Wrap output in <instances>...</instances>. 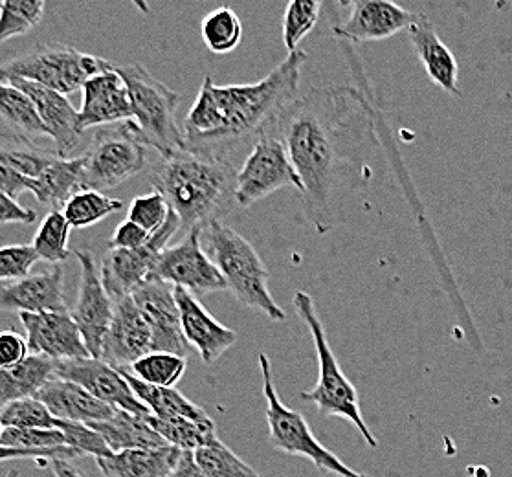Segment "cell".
Returning a JSON list of instances; mask_svg holds the SVG:
<instances>
[{
    "instance_id": "obj_1",
    "label": "cell",
    "mask_w": 512,
    "mask_h": 477,
    "mask_svg": "<svg viewBox=\"0 0 512 477\" xmlns=\"http://www.w3.org/2000/svg\"><path fill=\"white\" fill-rule=\"evenodd\" d=\"M368 116L357 90L318 87L296 98L272 129L301 182L303 208L316 232L333 230L338 200L355 155L366 140Z\"/></svg>"
},
{
    "instance_id": "obj_2",
    "label": "cell",
    "mask_w": 512,
    "mask_h": 477,
    "mask_svg": "<svg viewBox=\"0 0 512 477\" xmlns=\"http://www.w3.org/2000/svg\"><path fill=\"white\" fill-rule=\"evenodd\" d=\"M307 57L303 50L292 52L267 78L250 85L219 87L206 76L184 120L188 147L223 155V147L270 133L296 100Z\"/></svg>"
},
{
    "instance_id": "obj_3",
    "label": "cell",
    "mask_w": 512,
    "mask_h": 477,
    "mask_svg": "<svg viewBox=\"0 0 512 477\" xmlns=\"http://www.w3.org/2000/svg\"><path fill=\"white\" fill-rule=\"evenodd\" d=\"M237 171L224 155L184 147L162 162L151 177V186L180 217L182 228H206L221 222L235 202Z\"/></svg>"
},
{
    "instance_id": "obj_4",
    "label": "cell",
    "mask_w": 512,
    "mask_h": 477,
    "mask_svg": "<svg viewBox=\"0 0 512 477\" xmlns=\"http://www.w3.org/2000/svg\"><path fill=\"white\" fill-rule=\"evenodd\" d=\"M202 246L226 281L228 292L248 309L272 322H285L287 314L268 289V270L256 248L223 222L202 228Z\"/></svg>"
},
{
    "instance_id": "obj_5",
    "label": "cell",
    "mask_w": 512,
    "mask_h": 477,
    "mask_svg": "<svg viewBox=\"0 0 512 477\" xmlns=\"http://www.w3.org/2000/svg\"><path fill=\"white\" fill-rule=\"evenodd\" d=\"M292 305L311 333L312 342H314L316 353H318V367H320L318 384L311 391H303L301 399L314 404L323 417L347 419L357 428L358 433L362 435V439L368 443V446L377 448L379 443L362 417L357 388L344 375L342 367L334 356L331 344L325 336L322 320L314 307V301L307 292L300 290L294 294Z\"/></svg>"
},
{
    "instance_id": "obj_6",
    "label": "cell",
    "mask_w": 512,
    "mask_h": 477,
    "mask_svg": "<svg viewBox=\"0 0 512 477\" xmlns=\"http://www.w3.org/2000/svg\"><path fill=\"white\" fill-rule=\"evenodd\" d=\"M114 68L127 83L133 122L147 147H153L164 160L188 147L184 131H180L175 118L179 94L153 78L142 65H114Z\"/></svg>"
},
{
    "instance_id": "obj_7",
    "label": "cell",
    "mask_w": 512,
    "mask_h": 477,
    "mask_svg": "<svg viewBox=\"0 0 512 477\" xmlns=\"http://www.w3.org/2000/svg\"><path fill=\"white\" fill-rule=\"evenodd\" d=\"M107 68H111L107 59L65 43H45L0 63V81L24 79L68 96Z\"/></svg>"
},
{
    "instance_id": "obj_8",
    "label": "cell",
    "mask_w": 512,
    "mask_h": 477,
    "mask_svg": "<svg viewBox=\"0 0 512 477\" xmlns=\"http://www.w3.org/2000/svg\"><path fill=\"white\" fill-rule=\"evenodd\" d=\"M259 369L263 378V395L267 400L268 441L281 454L298 455L309 459L312 465L323 474H333L336 477H369L360 474L347 466L342 459L327 450L312 433L311 426L300 411L290 410L281 399L278 389L274 386L272 364L265 353L259 355Z\"/></svg>"
},
{
    "instance_id": "obj_9",
    "label": "cell",
    "mask_w": 512,
    "mask_h": 477,
    "mask_svg": "<svg viewBox=\"0 0 512 477\" xmlns=\"http://www.w3.org/2000/svg\"><path fill=\"white\" fill-rule=\"evenodd\" d=\"M85 158L81 189L105 191L122 186L147 164V144L133 120L100 127Z\"/></svg>"
},
{
    "instance_id": "obj_10",
    "label": "cell",
    "mask_w": 512,
    "mask_h": 477,
    "mask_svg": "<svg viewBox=\"0 0 512 477\" xmlns=\"http://www.w3.org/2000/svg\"><path fill=\"white\" fill-rule=\"evenodd\" d=\"M287 186L300 191V178L278 134L270 131L257 138L250 155L246 156L245 164L237 171L235 202L241 208H250Z\"/></svg>"
},
{
    "instance_id": "obj_11",
    "label": "cell",
    "mask_w": 512,
    "mask_h": 477,
    "mask_svg": "<svg viewBox=\"0 0 512 477\" xmlns=\"http://www.w3.org/2000/svg\"><path fill=\"white\" fill-rule=\"evenodd\" d=\"M151 279L188 290L193 296L228 290L219 268L202 246L201 226L191 228L179 245L167 246L156 261Z\"/></svg>"
},
{
    "instance_id": "obj_12",
    "label": "cell",
    "mask_w": 512,
    "mask_h": 477,
    "mask_svg": "<svg viewBox=\"0 0 512 477\" xmlns=\"http://www.w3.org/2000/svg\"><path fill=\"white\" fill-rule=\"evenodd\" d=\"M182 228L180 217L169 211L166 224L151 235L149 243L140 250H109L101 261V279L112 300L131 296L134 290L153 278L156 261L167 248L169 239Z\"/></svg>"
},
{
    "instance_id": "obj_13",
    "label": "cell",
    "mask_w": 512,
    "mask_h": 477,
    "mask_svg": "<svg viewBox=\"0 0 512 477\" xmlns=\"http://www.w3.org/2000/svg\"><path fill=\"white\" fill-rule=\"evenodd\" d=\"M78 259L79 274L78 300L72 309V318L78 323L79 331L87 344L92 358H101V347L109 331L114 314V300L103 285L101 272L89 250L79 248L74 252Z\"/></svg>"
},
{
    "instance_id": "obj_14",
    "label": "cell",
    "mask_w": 512,
    "mask_h": 477,
    "mask_svg": "<svg viewBox=\"0 0 512 477\" xmlns=\"http://www.w3.org/2000/svg\"><path fill=\"white\" fill-rule=\"evenodd\" d=\"M54 378L78 384L89 391L92 397L109 404L114 410L129 411L140 417L151 415L144 404L136 399L122 371L98 358L57 362Z\"/></svg>"
},
{
    "instance_id": "obj_15",
    "label": "cell",
    "mask_w": 512,
    "mask_h": 477,
    "mask_svg": "<svg viewBox=\"0 0 512 477\" xmlns=\"http://www.w3.org/2000/svg\"><path fill=\"white\" fill-rule=\"evenodd\" d=\"M131 296L151 329L153 351L188 358L190 344L182 333L175 287L160 279H149L140 289L134 290Z\"/></svg>"
},
{
    "instance_id": "obj_16",
    "label": "cell",
    "mask_w": 512,
    "mask_h": 477,
    "mask_svg": "<svg viewBox=\"0 0 512 477\" xmlns=\"http://www.w3.org/2000/svg\"><path fill=\"white\" fill-rule=\"evenodd\" d=\"M26 331L30 355L45 356L54 362L92 358L79 331L68 312H37L19 314Z\"/></svg>"
},
{
    "instance_id": "obj_17",
    "label": "cell",
    "mask_w": 512,
    "mask_h": 477,
    "mask_svg": "<svg viewBox=\"0 0 512 477\" xmlns=\"http://www.w3.org/2000/svg\"><path fill=\"white\" fill-rule=\"evenodd\" d=\"M349 6L346 21L336 26L333 34L346 43L364 45L390 39L393 35L408 32L415 23L417 13L404 10L388 0H355Z\"/></svg>"
},
{
    "instance_id": "obj_18",
    "label": "cell",
    "mask_w": 512,
    "mask_h": 477,
    "mask_svg": "<svg viewBox=\"0 0 512 477\" xmlns=\"http://www.w3.org/2000/svg\"><path fill=\"white\" fill-rule=\"evenodd\" d=\"M151 351L153 334L133 296L114 301L111 327L105 334L100 360L116 369H129Z\"/></svg>"
},
{
    "instance_id": "obj_19",
    "label": "cell",
    "mask_w": 512,
    "mask_h": 477,
    "mask_svg": "<svg viewBox=\"0 0 512 477\" xmlns=\"http://www.w3.org/2000/svg\"><path fill=\"white\" fill-rule=\"evenodd\" d=\"M83 98L78 111L79 129L87 133L94 127H107L133 120V105L127 83L114 65L90 78L83 85Z\"/></svg>"
},
{
    "instance_id": "obj_20",
    "label": "cell",
    "mask_w": 512,
    "mask_h": 477,
    "mask_svg": "<svg viewBox=\"0 0 512 477\" xmlns=\"http://www.w3.org/2000/svg\"><path fill=\"white\" fill-rule=\"evenodd\" d=\"M175 300L179 305L180 325L186 342L197 349L204 364H213L234 347L237 333L213 318L210 311L188 290L175 287Z\"/></svg>"
},
{
    "instance_id": "obj_21",
    "label": "cell",
    "mask_w": 512,
    "mask_h": 477,
    "mask_svg": "<svg viewBox=\"0 0 512 477\" xmlns=\"http://www.w3.org/2000/svg\"><path fill=\"white\" fill-rule=\"evenodd\" d=\"M6 83L23 90L32 100L35 111L45 125L46 136H50L56 144L57 156L68 158L81 142L83 131L79 129L78 111L72 107L67 96L24 79H8Z\"/></svg>"
},
{
    "instance_id": "obj_22",
    "label": "cell",
    "mask_w": 512,
    "mask_h": 477,
    "mask_svg": "<svg viewBox=\"0 0 512 477\" xmlns=\"http://www.w3.org/2000/svg\"><path fill=\"white\" fill-rule=\"evenodd\" d=\"M63 268L56 267L30 274L28 278L8 283L0 289V311L17 314L67 312Z\"/></svg>"
},
{
    "instance_id": "obj_23",
    "label": "cell",
    "mask_w": 512,
    "mask_h": 477,
    "mask_svg": "<svg viewBox=\"0 0 512 477\" xmlns=\"http://www.w3.org/2000/svg\"><path fill=\"white\" fill-rule=\"evenodd\" d=\"M408 35L428 78L448 94L461 96L459 83H457L459 67H457L456 57L437 35L434 23L424 13H417L415 23L408 28Z\"/></svg>"
},
{
    "instance_id": "obj_24",
    "label": "cell",
    "mask_w": 512,
    "mask_h": 477,
    "mask_svg": "<svg viewBox=\"0 0 512 477\" xmlns=\"http://www.w3.org/2000/svg\"><path fill=\"white\" fill-rule=\"evenodd\" d=\"M35 397L45 404L57 421L92 424L109 421L116 413L112 406L92 397L78 384L59 378H52Z\"/></svg>"
},
{
    "instance_id": "obj_25",
    "label": "cell",
    "mask_w": 512,
    "mask_h": 477,
    "mask_svg": "<svg viewBox=\"0 0 512 477\" xmlns=\"http://www.w3.org/2000/svg\"><path fill=\"white\" fill-rule=\"evenodd\" d=\"M41 136H46L45 125L32 100L23 90L0 81V140L13 147H34Z\"/></svg>"
},
{
    "instance_id": "obj_26",
    "label": "cell",
    "mask_w": 512,
    "mask_h": 477,
    "mask_svg": "<svg viewBox=\"0 0 512 477\" xmlns=\"http://www.w3.org/2000/svg\"><path fill=\"white\" fill-rule=\"evenodd\" d=\"M182 450L164 446L156 450H123L98 457L103 477H169L179 463Z\"/></svg>"
},
{
    "instance_id": "obj_27",
    "label": "cell",
    "mask_w": 512,
    "mask_h": 477,
    "mask_svg": "<svg viewBox=\"0 0 512 477\" xmlns=\"http://www.w3.org/2000/svg\"><path fill=\"white\" fill-rule=\"evenodd\" d=\"M87 426L100 433L114 454L123 450H156L169 446L147 422V417L129 411L116 410L109 421L92 422Z\"/></svg>"
},
{
    "instance_id": "obj_28",
    "label": "cell",
    "mask_w": 512,
    "mask_h": 477,
    "mask_svg": "<svg viewBox=\"0 0 512 477\" xmlns=\"http://www.w3.org/2000/svg\"><path fill=\"white\" fill-rule=\"evenodd\" d=\"M85 158H61L46 167L39 177L32 180L30 193H34L35 199L41 204L50 206L52 210H59L67 204L68 199L81 191V177H83Z\"/></svg>"
},
{
    "instance_id": "obj_29",
    "label": "cell",
    "mask_w": 512,
    "mask_h": 477,
    "mask_svg": "<svg viewBox=\"0 0 512 477\" xmlns=\"http://www.w3.org/2000/svg\"><path fill=\"white\" fill-rule=\"evenodd\" d=\"M54 360L30 355L19 366L0 369V411L15 400L35 397L56 373Z\"/></svg>"
},
{
    "instance_id": "obj_30",
    "label": "cell",
    "mask_w": 512,
    "mask_h": 477,
    "mask_svg": "<svg viewBox=\"0 0 512 477\" xmlns=\"http://www.w3.org/2000/svg\"><path fill=\"white\" fill-rule=\"evenodd\" d=\"M120 371L133 389L136 399L140 400L156 419H162V421H173V419L206 421V419H210V415L202 410L201 406L186 399L179 389L149 386L142 380L134 378L127 369H120Z\"/></svg>"
},
{
    "instance_id": "obj_31",
    "label": "cell",
    "mask_w": 512,
    "mask_h": 477,
    "mask_svg": "<svg viewBox=\"0 0 512 477\" xmlns=\"http://www.w3.org/2000/svg\"><path fill=\"white\" fill-rule=\"evenodd\" d=\"M147 422L155 428V432L169 446H175L182 452H195L202 446L219 441L217 428L212 419H206V421H190V419L162 421V419H156L153 415H149Z\"/></svg>"
},
{
    "instance_id": "obj_32",
    "label": "cell",
    "mask_w": 512,
    "mask_h": 477,
    "mask_svg": "<svg viewBox=\"0 0 512 477\" xmlns=\"http://www.w3.org/2000/svg\"><path fill=\"white\" fill-rule=\"evenodd\" d=\"M122 208V200L112 199L94 189H81L63 206V215L72 228H89Z\"/></svg>"
},
{
    "instance_id": "obj_33",
    "label": "cell",
    "mask_w": 512,
    "mask_h": 477,
    "mask_svg": "<svg viewBox=\"0 0 512 477\" xmlns=\"http://www.w3.org/2000/svg\"><path fill=\"white\" fill-rule=\"evenodd\" d=\"M188 367V358L186 356L171 355V353H160V351H151L136 360L133 366L127 371L134 378L142 380L149 386H158V388H175L184 377Z\"/></svg>"
},
{
    "instance_id": "obj_34",
    "label": "cell",
    "mask_w": 512,
    "mask_h": 477,
    "mask_svg": "<svg viewBox=\"0 0 512 477\" xmlns=\"http://www.w3.org/2000/svg\"><path fill=\"white\" fill-rule=\"evenodd\" d=\"M202 41L213 54H230L243 39V24L232 8H217L201 24Z\"/></svg>"
},
{
    "instance_id": "obj_35",
    "label": "cell",
    "mask_w": 512,
    "mask_h": 477,
    "mask_svg": "<svg viewBox=\"0 0 512 477\" xmlns=\"http://www.w3.org/2000/svg\"><path fill=\"white\" fill-rule=\"evenodd\" d=\"M70 230H72V226L68 224L63 211H48L39 230L35 233L34 243H32L39 259L46 263H52L54 267L67 261L70 256V250H68Z\"/></svg>"
},
{
    "instance_id": "obj_36",
    "label": "cell",
    "mask_w": 512,
    "mask_h": 477,
    "mask_svg": "<svg viewBox=\"0 0 512 477\" xmlns=\"http://www.w3.org/2000/svg\"><path fill=\"white\" fill-rule=\"evenodd\" d=\"M45 0H2L0 43L30 34L45 15Z\"/></svg>"
},
{
    "instance_id": "obj_37",
    "label": "cell",
    "mask_w": 512,
    "mask_h": 477,
    "mask_svg": "<svg viewBox=\"0 0 512 477\" xmlns=\"http://www.w3.org/2000/svg\"><path fill=\"white\" fill-rule=\"evenodd\" d=\"M195 461L208 477H261L252 466L219 439L193 452Z\"/></svg>"
},
{
    "instance_id": "obj_38",
    "label": "cell",
    "mask_w": 512,
    "mask_h": 477,
    "mask_svg": "<svg viewBox=\"0 0 512 477\" xmlns=\"http://www.w3.org/2000/svg\"><path fill=\"white\" fill-rule=\"evenodd\" d=\"M322 8L318 0H294L287 6L283 15V43L289 54L298 52V45L316 28Z\"/></svg>"
},
{
    "instance_id": "obj_39",
    "label": "cell",
    "mask_w": 512,
    "mask_h": 477,
    "mask_svg": "<svg viewBox=\"0 0 512 477\" xmlns=\"http://www.w3.org/2000/svg\"><path fill=\"white\" fill-rule=\"evenodd\" d=\"M0 422L4 428H56V417L37 397L15 400L0 411Z\"/></svg>"
},
{
    "instance_id": "obj_40",
    "label": "cell",
    "mask_w": 512,
    "mask_h": 477,
    "mask_svg": "<svg viewBox=\"0 0 512 477\" xmlns=\"http://www.w3.org/2000/svg\"><path fill=\"white\" fill-rule=\"evenodd\" d=\"M2 446L23 448V450H59L70 448L65 433L57 428L41 430V428H4Z\"/></svg>"
},
{
    "instance_id": "obj_41",
    "label": "cell",
    "mask_w": 512,
    "mask_h": 477,
    "mask_svg": "<svg viewBox=\"0 0 512 477\" xmlns=\"http://www.w3.org/2000/svg\"><path fill=\"white\" fill-rule=\"evenodd\" d=\"M169 211L171 208L166 199L158 191H151L147 195L131 200L127 210V221L134 222L140 228H144L145 232L155 235L166 224Z\"/></svg>"
},
{
    "instance_id": "obj_42",
    "label": "cell",
    "mask_w": 512,
    "mask_h": 477,
    "mask_svg": "<svg viewBox=\"0 0 512 477\" xmlns=\"http://www.w3.org/2000/svg\"><path fill=\"white\" fill-rule=\"evenodd\" d=\"M56 158L57 155H50L35 147H0V162L32 180L39 177Z\"/></svg>"
},
{
    "instance_id": "obj_43",
    "label": "cell",
    "mask_w": 512,
    "mask_h": 477,
    "mask_svg": "<svg viewBox=\"0 0 512 477\" xmlns=\"http://www.w3.org/2000/svg\"><path fill=\"white\" fill-rule=\"evenodd\" d=\"M56 428L65 433L68 446L72 450H76L81 457L94 455L98 459V457L112 454L111 448L105 443V439L96 430H92L90 426H87V424L57 421L56 419Z\"/></svg>"
},
{
    "instance_id": "obj_44",
    "label": "cell",
    "mask_w": 512,
    "mask_h": 477,
    "mask_svg": "<svg viewBox=\"0 0 512 477\" xmlns=\"http://www.w3.org/2000/svg\"><path fill=\"white\" fill-rule=\"evenodd\" d=\"M37 261L32 245L0 246V281H19L28 278Z\"/></svg>"
},
{
    "instance_id": "obj_45",
    "label": "cell",
    "mask_w": 512,
    "mask_h": 477,
    "mask_svg": "<svg viewBox=\"0 0 512 477\" xmlns=\"http://www.w3.org/2000/svg\"><path fill=\"white\" fill-rule=\"evenodd\" d=\"M30 356L28 340L17 331H0V369L19 366Z\"/></svg>"
},
{
    "instance_id": "obj_46",
    "label": "cell",
    "mask_w": 512,
    "mask_h": 477,
    "mask_svg": "<svg viewBox=\"0 0 512 477\" xmlns=\"http://www.w3.org/2000/svg\"><path fill=\"white\" fill-rule=\"evenodd\" d=\"M151 239V233L145 232L138 224L131 221H123L116 226L111 235L107 248L109 250H140Z\"/></svg>"
},
{
    "instance_id": "obj_47",
    "label": "cell",
    "mask_w": 512,
    "mask_h": 477,
    "mask_svg": "<svg viewBox=\"0 0 512 477\" xmlns=\"http://www.w3.org/2000/svg\"><path fill=\"white\" fill-rule=\"evenodd\" d=\"M81 455L72 450V448H59V450H23V448H10V446H2L0 444V461H13V459H35L41 465L52 463V461H67Z\"/></svg>"
},
{
    "instance_id": "obj_48",
    "label": "cell",
    "mask_w": 512,
    "mask_h": 477,
    "mask_svg": "<svg viewBox=\"0 0 512 477\" xmlns=\"http://www.w3.org/2000/svg\"><path fill=\"white\" fill-rule=\"evenodd\" d=\"M35 219L34 210L24 208L8 193L0 191V224H34Z\"/></svg>"
},
{
    "instance_id": "obj_49",
    "label": "cell",
    "mask_w": 512,
    "mask_h": 477,
    "mask_svg": "<svg viewBox=\"0 0 512 477\" xmlns=\"http://www.w3.org/2000/svg\"><path fill=\"white\" fill-rule=\"evenodd\" d=\"M30 188H32V178H26L19 171L0 162V191L17 199L24 191H30Z\"/></svg>"
},
{
    "instance_id": "obj_50",
    "label": "cell",
    "mask_w": 512,
    "mask_h": 477,
    "mask_svg": "<svg viewBox=\"0 0 512 477\" xmlns=\"http://www.w3.org/2000/svg\"><path fill=\"white\" fill-rule=\"evenodd\" d=\"M169 477H208L202 472L201 466L195 461L193 452H182L179 463L173 468Z\"/></svg>"
},
{
    "instance_id": "obj_51",
    "label": "cell",
    "mask_w": 512,
    "mask_h": 477,
    "mask_svg": "<svg viewBox=\"0 0 512 477\" xmlns=\"http://www.w3.org/2000/svg\"><path fill=\"white\" fill-rule=\"evenodd\" d=\"M50 466H52V472H54L56 477H85L76 466L70 465L68 461H63V459L52 461Z\"/></svg>"
},
{
    "instance_id": "obj_52",
    "label": "cell",
    "mask_w": 512,
    "mask_h": 477,
    "mask_svg": "<svg viewBox=\"0 0 512 477\" xmlns=\"http://www.w3.org/2000/svg\"><path fill=\"white\" fill-rule=\"evenodd\" d=\"M4 477H19V472L17 470H10Z\"/></svg>"
},
{
    "instance_id": "obj_53",
    "label": "cell",
    "mask_w": 512,
    "mask_h": 477,
    "mask_svg": "<svg viewBox=\"0 0 512 477\" xmlns=\"http://www.w3.org/2000/svg\"><path fill=\"white\" fill-rule=\"evenodd\" d=\"M2 433H4V424L0 422V439H2Z\"/></svg>"
}]
</instances>
